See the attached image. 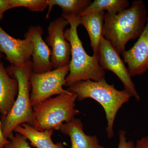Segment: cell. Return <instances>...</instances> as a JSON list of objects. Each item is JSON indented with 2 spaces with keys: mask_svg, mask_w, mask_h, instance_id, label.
<instances>
[{
  "mask_svg": "<svg viewBox=\"0 0 148 148\" xmlns=\"http://www.w3.org/2000/svg\"><path fill=\"white\" fill-rule=\"evenodd\" d=\"M68 90L76 95L78 101L91 98L102 106L107 120V136L109 139L113 138L114 123L117 114L125 103L132 97V95L126 90H117L114 85L109 84L106 79L80 82L69 86Z\"/></svg>",
  "mask_w": 148,
  "mask_h": 148,
  "instance_id": "obj_3",
  "label": "cell"
},
{
  "mask_svg": "<svg viewBox=\"0 0 148 148\" xmlns=\"http://www.w3.org/2000/svg\"><path fill=\"white\" fill-rule=\"evenodd\" d=\"M12 9L9 0H0V21L3 17L6 11Z\"/></svg>",
  "mask_w": 148,
  "mask_h": 148,
  "instance_id": "obj_21",
  "label": "cell"
},
{
  "mask_svg": "<svg viewBox=\"0 0 148 148\" xmlns=\"http://www.w3.org/2000/svg\"><path fill=\"white\" fill-rule=\"evenodd\" d=\"M129 5V1L127 0H95L80 16L105 10L111 14H116L128 8Z\"/></svg>",
  "mask_w": 148,
  "mask_h": 148,
  "instance_id": "obj_17",
  "label": "cell"
},
{
  "mask_svg": "<svg viewBox=\"0 0 148 148\" xmlns=\"http://www.w3.org/2000/svg\"><path fill=\"white\" fill-rule=\"evenodd\" d=\"M2 53H1V51H0V59H1V58H2Z\"/></svg>",
  "mask_w": 148,
  "mask_h": 148,
  "instance_id": "obj_24",
  "label": "cell"
},
{
  "mask_svg": "<svg viewBox=\"0 0 148 148\" xmlns=\"http://www.w3.org/2000/svg\"><path fill=\"white\" fill-rule=\"evenodd\" d=\"M105 13V11L97 12L80 16V24L83 26L87 31L94 56L97 55L103 37Z\"/></svg>",
  "mask_w": 148,
  "mask_h": 148,
  "instance_id": "obj_14",
  "label": "cell"
},
{
  "mask_svg": "<svg viewBox=\"0 0 148 148\" xmlns=\"http://www.w3.org/2000/svg\"><path fill=\"white\" fill-rule=\"evenodd\" d=\"M69 24L68 21L61 16L51 21L48 27V36L45 42L51 47V61L54 69L70 64L71 45L64 35L65 29Z\"/></svg>",
  "mask_w": 148,
  "mask_h": 148,
  "instance_id": "obj_8",
  "label": "cell"
},
{
  "mask_svg": "<svg viewBox=\"0 0 148 148\" xmlns=\"http://www.w3.org/2000/svg\"><path fill=\"white\" fill-rule=\"evenodd\" d=\"M134 148H148V137L146 136L138 140Z\"/></svg>",
  "mask_w": 148,
  "mask_h": 148,
  "instance_id": "obj_22",
  "label": "cell"
},
{
  "mask_svg": "<svg viewBox=\"0 0 148 148\" xmlns=\"http://www.w3.org/2000/svg\"><path fill=\"white\" fill-rule=\"evenodd\" d=\"M147 12L143 1H132L130 7L116 14L106 12L103 37L119 54L125 51L130 40L139 38L147 23Z\"/></svg>",
  "mask_w": 148,
  "mask_h": 148,
  "instance_id": "obj_1",
  "label": "cell"
},
{
  "mask_svg": "<svg viewBox=\"0 0 148 148\" xmlns=\"http://www.w3.org/2000/svg\"><path fill=\"white\" fill-rule=\"evenodd\" d=\"M33 51L31 42L11 36L0 27V51L11 65L21 66L31 61Z\"/></svg>",
  "mask_w": 148,
  "mask_h": 148,
  "instance_id": "obj_10",
  "label": "cell"
},
{
  "mask_svg": "<svg viewBox=\"0 0 148 148\" xmlns=\"http://www.w3.org/2000/svg\"><path fill=\"white\" fill-rule=\"evenodd\" d=\"M32 69V60L21 66L11 65L5 68L10 76L16 79L18 84V94L13 107L1 120L3 134L7 139L20 125L27 123L35 127L36 121L30 100L29 82Z\"/></svg>",
  "mask_w": 148,
  "mask_h": 148,
  "instance_id": "obj_4",
  "label": "cell"
},
{
  "mask_svg": "<svg viewBox=\"0 0 148 148\" xmlns=\"http://www.w3.org/2000/svg\"><path fill=\"white\" fill-rule=\"evenodd\" d=\"M18 92L17 80L11 77L0 60V114L6 116L13 107Z\"/></svg>",
  "mask_w": 148,
  "mask_h": 148,
  "instance_id": "obj_13",
  "label": "cell"
},
{
  "mask_svg": "<svg viewBox=\"0 0 148 148\" xmlns=\"http://www.w3.org/2000/svg\"><path fill=\"white\" fill-rule=\"evenodd\" d=\"M77 99L76 95L69 91L33 106L36 121L34 127L39 131L59 130L64 122L71 121L79 113L75 108Z\"/></svg>",
  "mask_w": 148,
  "mask_h": 148,
  "instance_id": "obj_5",
  "label": "cell"
},
{
  "mask_svg": "<svg viewBox=\"0 0 148 148\" xmlns=\"http://www.w3.org/2000/svg\"><path fill=\"white\" fill-rule=\"evenodd\" d=\"M61 16L68 21L70 26L64 31L65 38L71 45V56L65 86L69 87L83 81L106 79V72L99 65L97 57L87 54L78 35L80 16L62 14Z\"/></svg>",
  "mask_w": 148,
  "mask_h": 148,
  "instance_id": "obj_2",
  "label": "cell"
},
{
  "mask_svg": "<svg viewBox=\"0 0 148 148\" xmlns=\"http://www.w3.org/2000/svg\"><path fill=\"white\" fill-rule=\"evenodd\" d=\"M53 130L39 131L35 127L24 123L18 125L14 132L24 136L31 142V145L37 148H65L62 143L55 144L51 139Z\"/></svg>",
  "mask_w": 148,
  "mask_h": 148,
  "instance_id": "obj_15",
  "label": "cell"
},
{
  "mask_svg": "<svg viewBox=\"0 0 148 148\" xmlns=\"http://www.w3.org/2000/svg\"><path fill=\"white\" fill-rule=\"evenodd\" d=\"M119 143L118 148H134L135 145L133 142L127 141L126 132L124 130H119Z\"/></svg>",
  "mask_w": 148,
  "mask_h": 148,
  "instance_id": "obj_20",
  "label": "cell"
},
{
  "mask_svg": "<svg viewBox=\"0 0 148 148\" xmlns=\"http://www.w3.org/2000/svg\"><path fill=\"white\" fill-rule=\"evenodd\" d=\"M96 57L100 66L105 70L113 73L122 82L124 90L132 95L136 101H140V95L132 82L129 71L120 54L104 37L102 38Z\"/></svg>",
  "mask_w": 148,
  "mask_h": 148,
  "instance_id": "obj_7",
  "label": "cell"
},
{
  "mask_svg": "<svg viewBox=\"0 0 148 148\" xmlns=\"http://www.w3.org/2000/svg\"><path fill=\"white\" fill-rule=\"evenodd\" d=\"M48 2L49 8L46 16L47 19L49 18L54 6L61 8L62 14L80 16L92 2L90 0H48Z\"/></svg>",
  "mask_w": 148,
  "mask_h": 148,
  "instance_id": "obj_16",
  "label": "cell"
},
{
  "mask_svg": "<svg viewBox=\"0 0 148 148\" xmlns=\"http://www.w3.org/2000/svg\"><path fill=\"white\" fill-rule=\"evenodd\" d=\"M43 33L41 26H32L24 35V39L31 42L33 45L32 72L35 73H45L53 69L51 50L43 40Z\"/></svg>",
  "mask_w": 148,
  "mask_h": 148,
  "instance_id": "obj_9",
  "label": "cell"
},
{
  "mask_svg": "<svg viewBox=\"0 0 148 148\" xmlns=\"http://www.w3.org/2000/svg\"><path fill=\"white\" fill-rule=\"evenodd\" d=\"M69 65L52 71L35 73H32L29 82L32 87L30 100L32 106L51 97L69 92L65 90L66 78L69 74Z\"/></svg>",
  "mask_w": 148,
  "mask_h": 148,
  "instance_id": "obj_6",
  "label": "cell"
},
{
  "mask_svg": "<svg viewBox=\"0 0 148 148\" xmlns=\"http://www.w3.org/2000/svg\"><path fill=\"white\" fill-rule=\"evenodd\" d=\"M8 143L4 148H32L27 142V139L18 133H13L9 137Z\"/></svg>",
  "mask_w": 148,
  "mask_h": 148,
  "instance_id": "obj_19",
  "label": "cell"
},
{
  "mask_svg": "<svg viewBox=\"0 0 148 148\" xmlns=\"http://www.w3.org/2000/svg\"><path fill=\"white\" fill-rule=\"evenodd\" d=\"M83 128L81 120L75 118L62 125L59 130L70 137L71 148H106L100 145L97 136L86 135Z\"/></svg>",
  "mask_w": 148,
  "mask_h": 148,
  "instance_id": "obj_12",
  "label": "cell"
},
{
  "mask_svg": "<svg viewBox=\"0 0 148 148\" xmlns=\"http://www.w3.org/2000/svg\"><path fill=\"white\" fill-rule=\"evenodd\" d=\"M131 77L140 75L148 70V15L144 31L137 42L122 54Z\"/></svg>",
  "mask_w": 148,
  "mask_h": 148,
  "instance_id": "obj_11",
  "label": "cell"
},
{
  "mask_svg": "<svg viewBox=\"0 0 148 148\" xmlns=\"http://www.w3.org/2000/svg\"><path fill=\"white\" fill-rule=\"evenodd\" d=\"M9 140L5 138L3 134L1 128V122L0 120V148H4L5 147L8 143Z\"/></svg>",
  "mask_w": 148,
  "mask_h": 148,
  "instance_id": "obj_23",
  "label": "cell"
},
{
  "mask_svg": "<svg viewBox=\"0 0 148 148\" xmlns=\"http://www.w3.org/2000/svg\"><path fill=\"white\" fill-rule=\"evenodd\" d=\"M12 8L25 7L33 12H43L48 6V0H9Z\"/></svg>",
  "mask_w": 148,
  "mask_h": 148,
  "instance_id": "obj_18",
  "label": "cell"
}]
</instances>
